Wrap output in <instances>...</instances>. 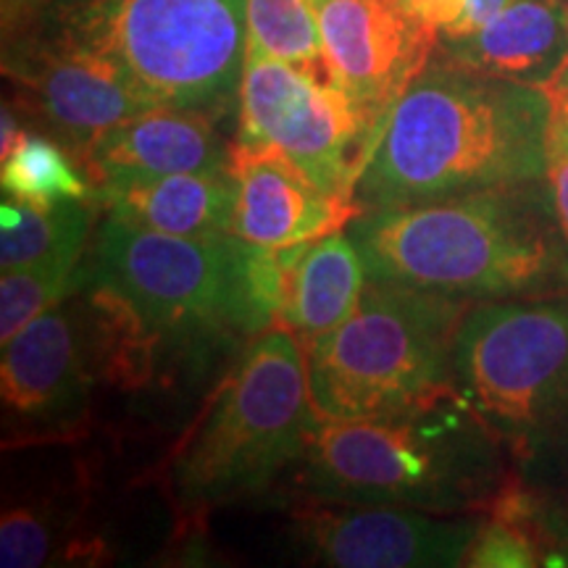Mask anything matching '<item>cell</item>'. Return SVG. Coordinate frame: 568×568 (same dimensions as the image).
<instances>
[{"label": "cell", "instance_id": "16", "mask_svg": "<svg viewBox=\"0 0 568 568\" xmlns=\"http://www.w3.org/2000/svg\"><path fill=\"white\" fill-rule=\"evenodd\" d=\"M435 53L479 74L550 88L568 67V3L514 0L479 30L439 40Z\"/></svg>", "mask_w": 568, "mask_h": 568}, {"label": "cell", "instance_id": "29", "mask_svg": "<svg viewBox=\"0 0 568 568\" xmlns=\"http://www.w3.org/2000/svg\"><path fill=\"white\" fill-rule=\"evenodd\" d=\"M566 3H568V0H566Z\"/></svg>", "mask_w": 568, "mask_h": 568}, {"label": "cell", "instance_id": "1", "mask_svg": "<svg viewBox=\"0 0 568 568\" xmlns=\"http://www.w3.org/2000/svg\"><path fill=\"white\" fill-rule=\"evenodd\" d=\"M548 88L479 74L435 53L374 134L353 190L361 211L542 180Z\"/></svg>", "mask_w": 568, "mask_h": 568}, {"label": "cell", "instance_id": "21", "mask_svg": "<svg viewBox=\"0 0 568 568\" xmlns=\"http://www.w3.org/2000/svg\"><path fill=\"white\" fill-rule=\"evenodd\" d=\"M88 253H63L38 264L11 268L0 280V337L11 339L19 329L77 295L90 280Z\"/></svg>", "mask_w": 568, "mask_h": 568}, {"label": "cell", "instance_id": "20", "mask_svg": "<svg viewBox=\"0 0 568 568\" xmlns=\"http://www.w3.org/2000/svg\"><path fill=\"white\" fill-rule=\"evenodd\" d=\"M3 195L34 205L95 201V184L61 142L24 124L17 140L3 148L0 161Z\"/></svg>", "mask_w": 568, "mask_h": 568}, {"label": "cell", "instance_id": "22", "mask_svg": "<svg viewBox=\"0 0 568 568\" xmlns=\"http://www.w3.org/2000/svg\"><path fill=\"white\" fill-rule=\"evenodd\" d=\"M247 34L274 59L326 71L314 0H247Z\"/></svg>", "mask_w": 568, "mask_h": 568}, {"label": "cell", "instance_id": "26", "mask_svg": "<svg viewBox=\"0 0 568 568\" xmlns=\"http://www.w3.org/2000/svg\"><path fill=\"white\" fill-rule=\"evenodd\" d=\"M424 30H429L437 40L453 38L460 32L466 19L468 0H403Z\"/></svg>", "mask_w": 568, "mask_h": 568}, {"label": "cell", "instance_id": "5", "mask_svg": "<svg viewBox=\"0 0 568 568\" xmlns=\"http://www.w3.org/2000/svg\"><path fill=\"white\" fill-rule=\"evenodd\" d=\"M148 105L230 116L247 59V0H51L40 24Z\"/></svg>", "mask_w": 568, "mask_h": 568}, {"label": "cell", "instance_id": "27", "mask_svg": "<svg viewBox=\"0 0 568 568\" xmlns=\"http://www.w3.org/2000/svg\"><path fill=\"white\" fill-rule=\"evenodd\" d=\"M514 3V0H468V9H466V19H464V27H460L458 34H453V38H460V34H468L474 30H479L481 24H487L489 19L497 17L506 6ZM445 40V38H443ZM439 42V40H437Z\"/></svg>", "mask_w": 568, "mask_h": 568}, {"label": "cell", "instance_id": "28", "mask_svg": "<svg viewBox=\"0 0 568 568\" xmlns=\"http://www.w3.org/2000/svg\"><path fill=\"white\" fill-rule=\"evenodd\" d=\"M548 90H550L552 101L560 103V105H564V109L568 111V67H566L564 71H560V77H558L556 82L550 84Z\"/></svg>", "mask_w": 568, "mask_h": 568}, {"label": "cell", "instance_id": "24", "mask_svg": "<svg viewBox=\"0 0 568 568\" xmlns=\"http://www.w3.org/2000/svg\"><path fill=\"white\" fill-rule=\"evenodd\" d=\"M464 566L474 568H531L539 566L535 542L506 518L485 516L479 535L466 552Z\"/></svg>", "mask_w": 568, "mask_h": 568}, {"label": "cell", "instance_id": "7", "mask_svg": "<svg viewBox=\"0 0 568 568\" xmlns=\"http://www.w3.org/2000/svg\"><path fill=\"white\" fill-rule=\"evenodd\" d=\"M322 416L311 400L305 347L287 326L245 343L169 468L180 508L237 506L301 466Z\"/></svg>", "mask_w": 568, "mask_h": 568}, {"label": "cell", "instance_id": "8", "mask_svg": "<svg viewBox=\"0 0 568 568\" xmlns=\"http://www.w3.org/2000/svg\"><path fill=\"white\" fill-rule=\"evenodd\" d=\"M468 305L368 282L358 308L305 347L311 400L326 422H374L453 389V355Z\"/></svg>", "mask_w": 568, "mask_h": 568}, {"label": "cell", "instance_id": "14", "mask_svg": "<svg viewBox=\"0 0 568 568\" xmlns=\"http://www.w3.org/2000/svg\"><path fill=\"white\" fill-rule=\"evenodd\" d=\"M230 169L237 184L232 232L251 245L314 243L324 234L345 230L361 213L353 201L324 193L274 151L232 142Z\"/></svg>", "mask_w": 568, "mask_h": 568}, {"label": "cell", "instance_id": "11", "mask_svg": "<svg viewBox=\"0 0 568 568\" xmlns=\"http://www.w3.org/2000/svg\"><path fill=\"white\" fill-rule=\"evenodd\" d=\"M3 74L17 95L13 109L27 124L61 142L80 163L113 126L153 109L109 67L42 27L6 40Z\"/></svg>", "mask_w": 568, "mask_h": 568}, {"label": "cell", "instance_id": "2", "mask_svg": "<svg viewBox=\"0 0 568 568\" xmlns=\"http://www.w3.org/2000/svg\"><path fill=\"white\" fill-rule=\"evenodd\" d=\"M368 282L464 303L568 293V240L548 176L361 211L345 226Z\"/></svg>", "mask_w": 568, "mask_h": 568}, {"label": "cell", "instance_id": "3", "mask_svg": "<svg viewBox=\"0 0 568 568\" xmlns=\"http://www.w3.org/2000/svg\"><path fill=\"white\" fill-rule=\"evenodd\" d=\"M305 243L261 247L237 234L180 237L105 219L88 253L90 280L134 311L163 353L205 351L282 322L290 268Z\"/></svg>", "mask_w": 568, "mask_h": 568}, {"label": "cell", "instance_id": "9", "mask_svg": "<svg viewBox=\"0 0 568 568\" xmlns=\"http://www.w3.org/2000/svg\"><path fill=\"white\" fill-rule=\"evenodd\" d=\"M84 287L3 343L6 450L74 443L92 422L98 387L111 385L103 326Z\"/></svg>", "mask_w": 568, "mask_h": 568}, {"label": "cell", "instance_id": "4", "mask_svg": "<svg viewBox=\"0 0 568 568\" xmlns=\"http://www.w3.org/2000/svg\"><path fill=\"white\" fill-rule=\"evenodd\" d=\"M458 389L374 422H322L297 466L303 497L345 506L479 514L514 466Z\"/></svg>", "mask_w": 568, "mask_h": 568}, {"label": "cell", "instance_id": "19", "mask_svg": "<svg viewBox=\"0 0 568 568\" xmlns=\"http://www.w3.org/2000/svg\"><path fill=\"white\" fill-rule=\"evenodd\" d=\"M95 201L34 205L3 195L0 203V272H11L63 253L90 251Z\"/></svg>", "mask_w": 568, "mask_h": 568}, {"label": "cell", "instance_id": "10", "mask_svg": "<svg viewBox=\"0 0 568 568\" xmlns=\"http://www.w3.org/2000/svg\"><path fill=\"white\" fill-rule=\"evenodd\" d=\"M237 122L234 142L280 153L324 193L353 201L372 126L326 71L274 59L247 42Z\"/></svg>", "mask_w": 568, "mask_h": 568}, {"label": "cell", "instance_id": "18", "mask_svg": "<svg viewBox=\"0 0 568 568\" xmlns=\"http://www.w3.org/2000/svg\"><path fill=\"white\" fill-rule=\"evenodd\" d=\"M366 284L364 258L345 230L305 243L290 268L280 326L295 332L303 345L314 343L351 318Z\"/></svg>", "mask_w": 568, "mask_h": 568}, {"label": "cell", "instance_id": "25", "mask_svg": "<svg viewBox=\"0 0 568 568\" xmlns=\"http://www.w3.org/2000/svg\"><path fill=\"white\" fill-rule=\"evenodd\" d=\"M548 184L556 205L560 230L568 240V111L552 101V119L548 132Z\"/></svg>", "mask_w": 568, "mask_h": 568}, {"label": "cell", "instance_id": "17", "mask_svg": "<svg viewBox=\"0 0 568 568\" xmlns=\"http://www.w3.org/2000/svg\"><path fill=\"white\" fill-rule=\"evenodd\" d=\"M105 219L180 237L234 234L237 184L230 172L169 174L95 187Z\"/></svg>", "mask_w": 568, "mask_h": 568}, {"label": "cell", "instance_id": "13", "mask_svg": "<svg viewBox=\"0 0 568 568\" xmlns=\"http://www.w3.org/2000/svg\"><path fill=\"white\" fill-rule=\"evenodd\" d=\"M324 67L372 126V142L410 80L437 51L403 0H314ZM368 142V151H372Z\"/></svg>", "mask_w": 568, "mask_h": 568}, {"label": "cell", "instance_id": "12", "mask_svg": "<svg viewBox=\"0 0 568 568\" xmlns=\"http://www.w3.org/2000/svg\"><path fill=\"white\" fill-rule=\"evenodd\" d=\"M485 516L397 506H345L305 497L293 539L311 564L337 568L464 566Z\"/></svg>", "mask_w": 568, "mask_h": 568}, {"label": "cell", "instance_id": "23", "mask_svg": "<svg viewBox=\"0 0 568 568\" xmlns=\"http://www.w3.org/2000/svg\"><path fill=\"white\" fill-rule=\"evenodd\" d=\"M74 514L48 503H17L0 518V566L38 568L53 564L71 542Z\"/></svg>", "mask_w": 568, "mask_h": 568}, {"label": "cell", "instance_id": "15", "mask_svg": "<svg viewBox=\"0 0 568 568\" xmlns=\"http://www.w3.org/2000/svg\"><path fill=\"white\" fill-rule=\"evenodd\" d=\"M232 145L219 134V119L190 109H153L103 134L82 159L95 187L155 180L169 174L230 172Z\"/></svg>", "mask_w": 568, "mask_h": 568}, {"label": "cell", "instance_id": "6", "mask_svg": "<svg viewBox=\"0 0 568 568\" xmlns=\"http://www.w3.org/2000/svg\"><path fill=\"white\" fill-rule=\"evenodd\" d=\"M453 385L518 477L568 489V293L468 305Z\"/></svg>", "mask_w": 568, "mask_h": 568}]
</instances>
